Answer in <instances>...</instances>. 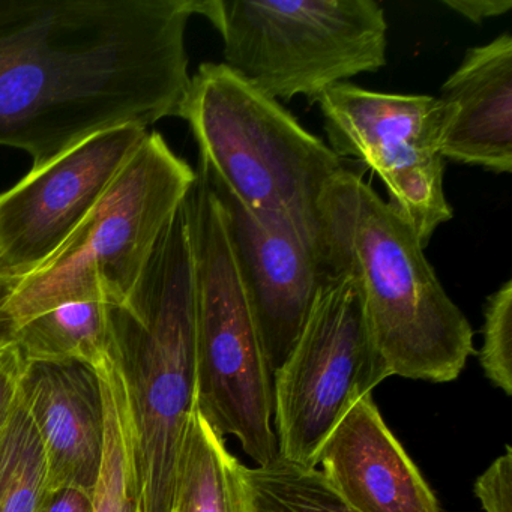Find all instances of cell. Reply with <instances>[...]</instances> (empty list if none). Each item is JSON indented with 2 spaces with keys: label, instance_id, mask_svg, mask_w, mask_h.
Returning <instances> with one entry per match:
<instances>
[{
  "label": "cell",
  "instance_id": "obj_21",
  "mask_svg": "<svg viewBox=\"0 0 512 512\" xmlns=\"http://www.w3.org/2000/svg\"><path fill=\"white\" fill-rule=\"evenodd\" d=\"M475 494L485 512H512L511 446L476 479Z\"/></svg>",
  "mask_w": 512,
  "mask_h": 512
},
{
  "label": "cell",
  "instance_id": "obj_24",
  "mask_svg": "<svg viewBox=\"0 0 512 512\" xmlns=\"http://www.w3.org/2000/svg\"><path fill=\"white\" fill-rule=\"evenodd\" d=\"M92 497L77 490H61L53 494L47 512H91Z\"/></svg>",
  "mask_w": 512,
  "mask_h": 512
},
{
  "label": "cell",
  "instance_id": "obj_14",
  "mask_svg": "<svg viewBox=\"0 0 512 512\" xmlns=\"http://www.w3.org/2000/svg\"><path fill=\"white\" fill-rule=\"evenodd\" d=\"M443 160L512 172V37L467 50L440 89Z\"/></svg>",
  "mask_w": 512,
  "mask_h": 512
},
{
  "label": "cell",
  "instance_id": "obj_5",
  "mask_svg": "<svg viewBox=\"0 0 512 512\" xmlns=\"http://www.w3.org/2000/svg\"><path fill=\"white\" fill-rule=\"evenodd\" d=\"M197 173L149 131L94 211L40 268L0 292V340L46 311L77 302L119 305Z\"/></svg>",
  "mask_w": 512,
  "mask_h": 512
},
{
  "label": "cell",
  "instance_id": "obj_15",
  "mask_svg": "<svg viewBox=\"0 0 512 512\" xmlns=\"http://www.w3.org/2000/svg\"><path fill=\"white\" fill-rule=\"evenodd\" d=\"M104 401V452L91 512H142L130 385L116 349L95 368Z\"/></svg>",
  "mask_w": 512,
  "mask_h": 512
},
{
  "label": "cell",
  "instance_id": "obj_2",
  "mask_svg": "<svg viewBox=\"0 0 512 512\" xmlns=\"http://www.w3.org/2000/svg\"><path fill=\"white\" fill-rule=\"evenodd\" d=\"M320 218L332 274L358 287L391 376L454 382L475 352L472 326L443 289L412 227L346 167L326 187Z\"/></svg>",
  "mask_w": 512,
  "mask_h": 512
},
{
  "label": "cell",
  "instance_id": "obj_12",
  "mask_svg": "<svg viewBox=\"0 0 512 512\" xmlns=\"http://www.w3.org/2000/svg\"><path fill=\"white\" fill-rule=\"evenodd\" d=\"M22 398L43 443L53 493L92 497L104 452V401L97 371L79 362H26Z\"/></svg>",
  "mask_w": 512,
  "mask_h": 512
},
{
  "label": "cell",
  "instance_id": "obj_9",
  "mask_svg": "<svg viewBox=\"0 0 512 512\" xmlns=\"http://www.w3.org/2000/svg\"><path fill=\"white\" fill-rule=\"evenodd\" d=\"M329 148L379 175L389 206L427 247L452 218L443 188L442 112L430 95L383 94L341 83L317 101Z\"/></svg>",
  "mask_w": 512,
  "mask_h": 512
},
{
  "label": "cell",
  "instance_id": "obj_25",
  "mask_svg": "<svg viewBox=\"0 0 512 512\" xmlns=\"http://www.w3.org/2000/svg\"><path fill=\"white\" fill-rule=\"evenodd\" d=\"M0 292H2V283H0Z\"/></svg>",
  "mask_w": 512,
  "mask_h": 512
},
{
  "label": "cell",
  "instance_id": "obj_16",
  "mask_svg": "<svg viewBox=\"0 0 512 512\" xmlns=\"http://www.w3.org/2000/svg\"><path fill=\"white\" fill-rule=\"evenodd\" d=\"M0 341L16 344L26 362H79L94 370L115 350L110 308L103 302L46 311Z\"/></svg>",
  "mask_w": 512,
  "mask_h": 512
},
{
  "label": "cell",
  "instance_id": "obj_1",
  "mask_svg": "<svg viewBox=\"0 0 512 512\" xmlns=\"http://www.w3.org/2000/svg\"><path fill=\"white\" fill-rule=\"evenodd\" d=\"M199 0H0V146L32 169L101 131L178 116Z\"/></svg>",
  "mask_w": 512,
  "mask_h": 512
},
{
  "label": "cell",
  "instance_id": "obj_6",
  "mask_svg": "<svg viewBox=\"0 0 512 512\" xmlns=\"http://www.w3.org/2000/svg\"><path fill=\"white\" fill-rule=\"evenodd\" d=\"M197 173L185 197L194 268L196 406L221 437L239 440L257 467L280 458L272 373L227 238L223 209Z\"/></svg>",
  "mask_w": 512,
  "mask_h": 512
},
{
  "label": "cell",
  "instance_id": "obj_11",
  "mask_svg": "<svg viewBox=\"0 0 512 512\" xmlns=\"http://www.w3.org/2000/svg\"><path fill=\"white\" fill-rule=\"evenodd\" d=\"M209 185L223 209L230 250L274 374L334 274L325 248L292 221L254 214L229 191Z\"/></svg>",
  "mask_w": 512,
  "mask_h": 512
},
{
  "label": "cell",
  "instance_id": "obj_3",
  "mask_svg": "<svg viewBox=\"0 0 512 512\" xmlns=\"http://www.w3.org/2000/svg\"><path fill=\"white\" fill-rule=\"evenodd\" d=\"M109 308L130 385L142 512H175L182 451L197 407L193 251L184 202L133 292Z\"/></svg>",
  "mask_w": 512,
  "mask_h": 512
},
{
  "label": "cell",
  "instance_id": "obj_23",
  "mask_svg": "<svg viewBox=\"0 0 512 512\" xmlns=\"http://www.w3.org/2000/svg\"><path fill=\"white\" fill-rule=\"evenodd\" d=\"M442 4L473 25H482L487 19L503 16L512 8V0H442Z\"/></svg>",
  "mask_w": 512,
  "mask_h": 512
},
{
  "label": "cell",
  "instance_id": "obj_4",
  "mask_svg": "<svg viewBox=\"0 0 512 512\" xmlns=\"http://www.w3.org/2000/svg\"><path fill=\"white\" fill-rule=\"evenodd\" d=\"M178 118L199 148L197 172L254 214L286 218L323 247L320 200L344 167L325 142L277 100L212 62L191 76Z\"/></svg>",
  "mask_w": 512,
  "mask_h": 512
},
{
  "label": "cell",
  "instance_id": "obj_13",
  "mask_svg": "<svg viewBox=\"0 0 512 512\" xmlns=\"http://www.w3.org/2000/svg\"><path fill=\"white\" fill-rule=\"evenodd\" d=\"M317 464L358 512H440L436 496L383 421L373 395L344 416Z\"/></svg>",
  "mask_w": 512,
  "mask_h": 512
},
{
  "label": "cell",
  "instance_id": "obj_20",
  "mask_svg": "<svg viewBox=\"0 0 512 512\" xmlns=\"http://www.w3.org/2000/svg\"><path fill=\"white\" fill-rule=\"evenodd\" d=\"M479 364L485 377L506 395H512V281L506 280L484 310Z\"/></svg>",
  "mask_w": 512,
  "mask_h": 512
},
{
  "label": "cell",
  "instance_id": "obj_8",
  "mask_svg": "<svg viewBox=\"0 0 512 512\" xmlns=\"http://www.w3.org/2000/svg\"><path fill=\"white\" fill-rule=\"evenodd\" d=\"M388 377L358 287L338 275L322 290L295 346L272 374L281 460L317 467L332 431Z\"/></svg>",
  "mask_w": 512,
  "mask_h": 512
},
{
  "label": "cell",
  "instance_id": "obj_19",
  "mask_svg": "<svg viewBox=\"0 0 512 512\" xmlns=\"http://www.w3.org/2000/svg\"><path fill=\"white\" fill-rule=\"evenodd\" d=\"M53 494L43 443L22 398L0 436V512H47Z\"/></svg>",
  "mask_w": 512,
  "mask_h": 512
},
{
  "label": "cell",
  "instance_id": "obj_7",
  "mask_svg": "<svg viewBox=\"0 0 512 512\" xmlns=\"http://www.w3.org/2000/svg\"><path fill=\"white\" fill-rule=\"evenodd\" d=\"M220 32L226 67L274 100L310 103L386 64L388 25L376 0H199Z\"/></svg>",
  "mask_w": 512,
  "mask_h": 512
},
{
  "label": "cell",
  "instance_id": "obj_17",
  "mask_svg": "<svg viewBox=\"0 0 512 512\" xmlns=\"http://www.w3.org/2000/svg\"><path fill=\"white\" fill-rule=\"evenodd\" d=\"M175 512H244L241 463L197 407L182 451Z\"/></svg>",
  "mask_w": 512,
  "mask_h": 512
},
{
  "label": "cell",
  "instance_id": "obj_10",
  "mask_svg": "<svg viewBox=\"0 0 512 512\" xmlns=\"http://www.w3.org/2000/svg\"><path fill=\"white\" fill-rule=\"evenodd\" d=\"M148 133L133 124L101 131L0 193L2 290L40 268L65 244Z\"/></svg>",
  "mask_w": 512,
  "mask_h": 512
},
{
  "label": "cell",
  "instance_id": "obj_18",
  "mask_svg": "<svg viewBox=\"0 0 512 512\" xmlns=\"http://www.w3.org/2000/svg\"><path fill=\"white\" fill-rule=\"evenodd\" d=\"M244 512H358L317 467L295 466L278 458L263 467L241 464Z\"/></svg>",
  "mask_w": 512,
  "mask_h": 512
},
{
  "label": "cell",
  "instance_id": "obj_22",
  "mask_svg": "<svg viewBox=\"0 0 512 512\" xmlns=\"http://www.w3.org/2000/svg\"><path fill=\"white\" fill-rule=\"evenodd\" d=\"M26 361L16 344L0 341V436L7 430L22 400Z\"/></svg>",
  "mask_w": 512,
  "mask_h": 512
}]
</instances>
